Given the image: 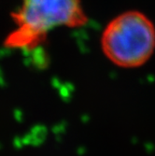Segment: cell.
Here are the masks:
<instances>
[{
    "label": "cell",
    "instance_id": "2",
    "mask_svg": "<svg viewBox=\"0 0 155 156\" xmlns=\"http://www.w3.org/2000/svg\"><path fill=\"white\" fill-rule=\"evenodd\" d=\"M12 17L16 28L7 43L21 48L37 44L54 28L79 27L88 21L80 0H22Z\"/></svg>",
    "mask_w": 155,
    "mask_h": 156
},
{
    "label": "cell",
    "instance_id": "1",
    "mask_svg": "<svg viewBox=\"0 0 155 156\" xmlns=\"http://www.w3.org/2000/svg\"><path fill=\"white\" fill-rule=\"evenodd\" d=\"M101 48L106 57L117 66L139 67L155 51V26L141 11H124L105 27Z\"/></svg>",
    "mask_w": 155,
    "mask_h": 156
}]
</instances>
